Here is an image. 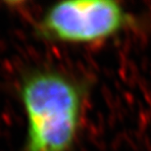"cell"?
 Here are the masks:
<instances>
[{"label":"cell","instance_id":"cell-1","mask_svg":"<svg viewBox=\"0 0 151 151\" xmlns=\"http://www.w3.org/2000/svg\"><path fill=\"white\" fill-rule=\"evenodd\" d=\"M87 93L86 81L57 69L24 73L18 94L27 121L25 151H72Z\"/></svg>","mask_w":151,"mask_h":151},{"label":"cell","instance_id":"cell-2","mask_svg":"<svg viewBox=\"0 0 151 151\" xmlns=\"http://www.w3.org/2000/svg\"><path fill=\"white\" fill-rule=\"evenodd\" d=\"M137 25L117 1L72 0L53 3L35 25L37 37L64 44H97Z\"/></svg>","mask_w":151,"mask_h":151}]
</instances>
